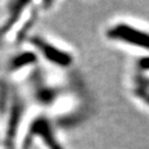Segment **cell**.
I'll list each match as a JSON object with an SVG mask.
<instances>
[{"mask_svg": "<svg viewBox=\"0 0 149 149\" xmlns=\"http://www.w3.org/2000/svg\"><path fill=\"white\" fill-rule=\"evenodd\" d=\"M107 37L112 40L127 42L149 50V33L135 29L126 23H119L107 31Z\"/></svg>", "mask_w": 149, "mask_h": 149, "instance_id": "cell-1", "label": "cell"}, {"mask_svg": "<svg viewBox=\"0 0 149 149\" xmlns=\"http://www.w3.org/2000/svg\"><path fill=\"white\" fill-rule=\"evenodd\" d=\"M32 43L39 50V52L42 54L44 59L58 66L66 68L73 62V58L71 54L63 51L62 49L55 47L52 43L43 40L42 38L36 37L32 40Z\"/></svg>", "mask_w": 149, "mask_h": 149, "instance_id": "cell-2", "label": "cell"}, {"mask_svg": "<svg viewBox=\"0 0 149 149\" xmlns=\"http://www.w3.org/2000/svg\"><path fill=\"white\" fill-rule=\"evenodd\" d=\"M30 134L40 137L49 149H64L63 146L59 143L56 136L54 135L52 126L47 118H38L32 123Z\"/></svg>", "mask_w": 149, "mask_h": 149, "instance_id": "cell-3", "label": "cell"}, {"mask_svg": "<svg viewBox=\"0 0 149 149\" xmlns=\"http://www.w3.org/2000/svg\"><path fill=\"white\" fill-rule=\"evenodd\" d=\"M22 108H23L22 104L19 101L15 102L12 104V106H11L8 127H7V132H6V145L8 147H12V145L15 143L18 127H19V125L21 123L22 114H23Z\"/></svg>", "mask_w": 149, "mask_h": 149, "instance_id": "cell-4", "label": "cell"}, {"mask_svg": "<svg viewBox=\"0 0 149 149\" xmlns=\"http://www.w3.org/2000/svg\"><path fill=\"white\" fill-rule=\"evenodd\" d=\"M33 61H34V55L24 52V53L19 54V55L13 58V60L11 61V68H12V70H17L19 68H22V66L29 65Z\"/></svg>", "mask_w": 149, "mask_h": 149, "instance_id": "cell-5", "label": "cell"}, {"mask_svg": "<svg viewBox=\"0 0 149 149\" xmlns=\"http://www.w3.org/2000/svg\"><path fill=\"white\" fill-rule=\"evenodd\" d=\"M138 95L144 100L147 104H149V94L148 93H146V92H144V91H141V90H139L138 92Z\"/></svg>", "mask_w": 149, "mask_h": 149, "instance_id": "cell-6", "label": "cell"}]
</instances>
